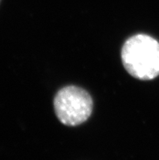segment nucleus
<instances>
[{
    "label": "nucleus",
    "instance_id": "f257e3e1",
    "mask_svg": "<svg viewBox=\"0 0 159 160\" xmlns=\"http://www.w3.org/2000/svg\"><path fill=\"white\" fill-rule=\"evenodd\" d=\"M121 59L126 71L137 79L148 81L159 75V42L149 35L129 38L122 47Z\"/></svg>",
    "mask_w": 159,
    "mask_h": 160
},
{
    "label": "nucleus",
    "instance_id": "f03ea898",
    "mask_svg": "<svg viewBox=\"0 0 159 160\" xmlns=\"http://www.w3.org/2000/svg\"><path fill=\"white\" fill-rule=\"evenodd\" d=\"M92 97L86 90L75 85L61 89L54 99V108L58 120L67 126L85 123L93 112Z\"/></svg>",
    "mask_w": 159,
    "mask_h": 160
},
{
    "label": "nucleus",
    "instance_id": "7ed1b4c3",
    "mask_svg": "<svg viewBox=\"0 0 159 160\" xmlns=\"http://www.w3.org/2000/svg\"><path fill=\"white\" fill-rule=\"evenodd\" d=\"M1 2H2V0H0V3H1Z\"/></svg>",
    "mask_w": 159,
    "mask_h": 160
}]
</instances>
